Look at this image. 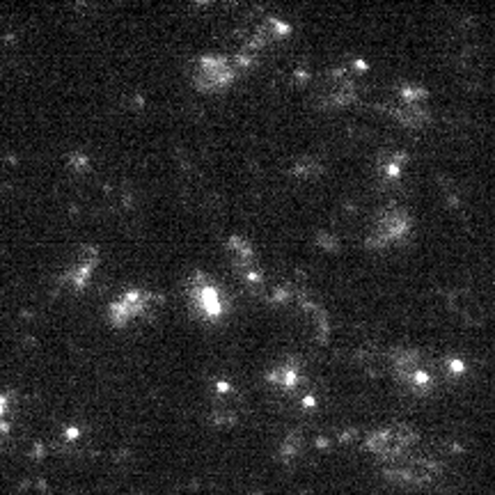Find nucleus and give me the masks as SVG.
I'll list each match as a JSON object with an SVG mask.
<instances>
[{"label":"nucleus","mask_w":495,"mask_h":495,"mask_svg":"<svg viewBox=\"0 0 495 495\" xmlns=\"http://www.w3.org/2000/svg\"><path fill=\"white\" fill-rule=\"evenodd\" d=\"M188 298H191L193 307L206 319H215V316H220L225 312V303H223V296L218 292V287L211 284L200 273L188 282Z\"/></svg>","instance_id":"20e7f679"},{"label":"nucleus","mask_w":495,"mask_h":495,"mask_svg":"<svg viewBox=\"0 0 495 495\" xmlns=\"http://www.w3.org/2000/svg\"><path fill=\"white\" fill-rule=\"evenodd\" d=\"M156 305H159V296H154L151 292H144V289H129V292H124L110 303L108 319L115 328H124L131 321H136V319L147 316Z\"/></svg>","instance_id":"f257e3e1"},{"label":"nucleus","mask_w":495,"mask_h":495,"mask_svg":"<svg viewBox=\"0 0 495 495\" xmlns=\"http://www.w3.org/2000/svg\"><path fill=\"white\" fill-rule=\"evenodd\" d=\"M99 266V250L95 245H80L71 252L69 262L62 271V282L69 287L71 292H82L92 280Z\"/></svg>","instance_id":"f03ea898"},{"label":"nucleus","mask_w":495,"mask_h":495,"mask_svg":"<svg viewBox=\"0 0 495 495\" xmlns=\"http://www.w3.org/2000/svg\"><path fill=\"white\" fill-rule=\"evenodd\" d=\"M9 427V397L0 395V436H7Z\"/></svg>","instance_id":"39448f33"},{"label":"nucleus","mask_w":495,"mask_h":495,"mask_svg":"<svg viewBox=\"0 0 495 495\" xmlns=\"http://www.w3.org/2000/svg\"><path fill=\"white\" fill-rule=\"evenodd\" d=\"M232 65L225 58H202L193 65V82L204 92L225 87L232 80Z\"/></svg>","instance_id":"7ed1b4c3"}]
</instances>
